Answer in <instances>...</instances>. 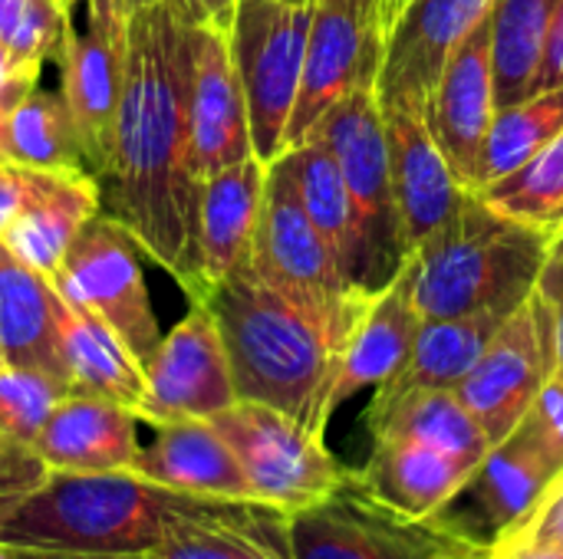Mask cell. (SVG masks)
I'll list each match as a JSON object with an SVG mask.
<instances>
[{"mask_svg": "<svg viewBox=\"0 0 563 559\" xmlns=\"http://www.w3.org/2000/svg\"><path fill=\"white\" fill-rule=\"evenodd\" d=\"M195 20L178 0L129 13L125 82L112 168L99 181L109 217L168 270L191 303L205 293L198 250L201 188L188 168Z\"/></svg>", "mask_w": 563, "mask_h": 559, "instance_id": "6da1fadb", "label": "cell"}, {"mask_svg": "<svg viewBox=\"0 0 563 559\" xmlns=\"http://www.w3.org/2000/svg\"><path fill=\"white\" fill-rule=\"evenodd\" d=\"M218 323L238 399L271 405L317 435L333 418V389L360 310H323L261 280L251 264L198 300Z\"/></svg>", "mask_w": 563, "mask_h": 559, "instance_id": "7a4b0ae2", "label": "cell"}, {"mask_svg": "<svg viewBox=\"0 0 563 559\" xmlns=\"http://www.w3.org/2000/svg\"><path fill=\"white\" fill-rule=\"evenodd\" d=\"M551 237L465 191L449 221L406 260L422 320L515 313L531 300L551 260Z\"/></svg>", "mask_w": 563, "mask_h": 559, "instance_id": "3957f363", "label": "cell"}, {"mask_svg": "<svg viewBox=\"0 0 563 559\" xmlns=\"http://www.w3.org/2000/svg\"><path fill=\"white\" fill-rule=\"evenodd\" d=\"M191 494L165 491L135 471H49L0 517V544L59 554H148Z\"/></svg>", "mask_w": 563, "mask_h": 559, "instance_id": "277c9868", "label": "cell"}, {"mask_svg": "<svg viewBox=\"0 0 563 559\" xmlns=\"http://www.w3.org/2000/svg\"><path fill=\"white\" fill-rule=\"evenodd\" d=\"M472 530L452 517H409L383 501L360 471L320 501L287 514L294 559H435Z\"/></svg>", "mask_w": 563, "mask_h": 559, "instance_id": "5b68a950", "label": "cell"}, {"mask_svg": "<svg viewBox=\"0 0 563 559\" xmlns=\"http://www.w3.org/2000/svg\"><path fill=\"white\" fill-rule=\"evenodd\" d=\"M313 135L327 138V145L333 148L346 191L353 198V208L363 227V247H366L363 293L373 300L399 277V270L409 260L399 204L393 191L389 145H386V122H383V105L376 92V72L363 76L356 89L320 122Z\"/></svg>", "mask_w": 563, "mask_h": 559, "instance_id": "8992f818", "label": "cell"}, {"mask_svg": "<svg viewBox=\"0 0 563 559\" xmlns=\"http://www.w3.org/2000/svg\"><path fill=\"white\" fill-rule=\"evenodd\" d=\"M313 10L317 0H238L234 10L231 53L247 99L251 145L264 165L287 152Z\"/></svg>", "mask_w": 563, "mask_h": 559, "instance_id": "52a82bcc", "label": "cell"}, {"mask_svg": "<svg viewBox=\"0 0 563 559\" xmlns=\"http://www.w3.org/2000/svg\"><path fill=\"white\" fill-rule=\"evenodd\" d=\"M208 422L231 445L247 478L251 501L284 514L327 497L350 471L327 448L323 435L271 405L238 399Z\"/></svg>", "mask_w": 563, "mask_h": 559, "instance_id": "ba28073f", "label": "cell"}, {"mask_svg": "<svg viewBox=\"0 0 563 559\" xmlns=\"http://www.w3.org/2000/svg\"><path fill=\"white\" fill-rule=\"evenodd\" d=\"M129 13L112 0H73L59 49L63 99L76 125L86 171L102 181L115 152V115L125 82Z\"/></svg>", "mask_w": 563, "mask_h": 559, "instance_id": "9c48e42d", "label": "cell"}, {"mask_svg": "<svg viewBox=\"0 0 563 559\" xmlns=\"http://www.w3.org/2000/svg\"><path fill=\"white\" fill-rule=\"evenodd\" d=\"M135 247V237L115 217L92 214L49 283L59 297L99 316L145 369L162 346V333Z\"/></svg>", "mask_w": 563, "mask_h": 559, "instance_id": "30bf717a", "label": "cell"}, {"mask_svg": "<svg viewBox=\"0 0 563 559\" xmlns=\"http://www.w3.org/2000/svg\"><path fill=\"white\" fill-rule=\"evenodd\" d=\"M251 270L294 300L323 310H360L369 297L356 293L336 254L303 208L287 152L267 165Z\"/></svg>", "mask_w": 563, "mask_h": 559, "instance_id": "8fae6325", "label": "cell"}, {"mask_svg": "<svg viewBox=\"0 0 563 559\" xmlns=\"http://www.w3.org/2000/svg\"><path fill=\"white\" fill-rule=\"evenodd\" d=\"M558 369L554 316L534 290L485 346L475 369L455 389L492 445L505 441L534 409Z\"/></svg>", "mask_w": 563, "mask_h": 559, "instance_id": "7c38bea8", "label": "cell"}, {"mask_svg": "<svg viewBox=\"0 0 563 559\" xmlns=\"http://www.w3.org/2000/svg\"><path fill=\"white\" fill-rule=\"evenodd\" d=\"M234 402L238 389L218 323L205 303H191V313L162 336L145 366V395L135 415L155 428L181 418H214Z\"/></svg>", "mask_w": 563, "mask_h": 559, "instance_id": "4fadbf2b", "label": "cell"}, {"mask_svg": "<svg viewBox=\"0 0 563 559\" xmlns=\"http://www.w3.org/2000/svg\"><path fill=\"white\" fill-rule=\"evenodd\" d=\"M257 158L251 145L247 99L231 53V30L195 23L191 69V145L188 168L201 188L221 168Z\"/></svg>", "mask_w": 563, "mask_h": 559, "instance_id": "5bb4252c", "label": "cell"}, {"mask_svg": "<svg viewBox=\"0 0 563 559\" xmlns=\"http://www.w3.org/2000/svg\"><path fill=\"white\" fill-rule=\"evenodd\" d=\"M488 13L492 0H412L379 53V102L426 109L452 53Z\"/></svg>", "mask_w": 563, "mask_h": 559, "instance_id": "9a60e30c", "label": "cell"}, {"mask_svg": "<svg viewBox=\"0 0 563 559\" xmlns=\"http://www.w3.org/2000/svg\"><path fill=\"white\" fill-rule=\"evenodd\" d=\"M495 102V66H492V26L488 16L468 33L442 69L439 86L426 105V125L452 165L455 178L478 191L482 152L492 132Z\"/></svg>", "mask_w": 563, "mask_h": 559, "instance_id": "2e32d148", "label": "cell"}, {"mask_svg": "<svg viewBox=\"0 0 563 559\" xmlns=\"http://www.w3.org/2000/svg\"><path fill=\"white\" fill-rule=\"evenodd\" d=\"M369 72H379V46L356 7L350 0H317L287 148L307 142Z\"/></svg>", "mask_w": 563, "mask_h": 559, "instance_id": "e0dca14e", "label": "cell"}, {"mask_svg": "<svg viewBox=\"0 0 563 559\" xmlns=\"http://www.w3.org/2000/svg\"><path fill=\"white\" fill-rule=\"evenodd\" d=\"M379 105L386 122L389 171H393L402 237L412 254L432 231H439L449 221V214L459 208L468 188L455 178L452 165L435 145L426 125V109L402 105V102H379Z\"/></svg>", "mask_w": 563, "mask_h": 559, "instance_id": "ac0fdd59", "label": "cell"}, {"mask_svg": "<svg viewBox=\"0 0 563 559\" xmlns=\"http://www.w3.org/2000/svg\"><path fill=\"white\" fill-rule=\"evenodd\" d=\"M152 554L158 559H294L284 511L221 497H191Z\"/></svg>", "mask_w": 563, "mask_h": 559, "instance_id": "d6986e66", "label": "cell"}, {"mask_svg": "<svg viewBox=\"0 0 563 559\" xmlns=\"http://www.w3.org/2000/svg\"><path fill=\"white\" fill-rule=\"evenodd\" d=\"M139 415L112 399L69 392L40 428L33 451L49 471H125L139 458Z\"/></svg>", "mask_w": 563, "mask_h": 559, "instance_id": "ffe728a7", "label": "cell"}, {"mask_svg": "<svg viewBox=\"0 0 563 559\" xmlns=\"http://www.w3.org/2000/svg\"><path fill=\"white\" fill-rule=\"evenodd\" d=\"M475 471V461L459 458L432 441L399 432H376L369 461L360 474L383 501L409 517L429 521L442 517L459 494L468 491Z\"/></svg>", "mask_w": 563, "mask_h": 559, "instance_id": "44dd1931", "label": "cell"}, {"mask_svg": "<svg viewBox=\"0 0 563 559\" xmlns=\"http://www.w3.org/2000/svg\"><path fill=\"white\" fill-rule=\"evenodd\" d=\"M139 478L191 497L251 501L247 478L208 418H181L155 425V441L139 451L129 468Z\"/></svg>", "mask_w": 563, "mask_h": 559, "instance_id": "7402d4cb", "label": "cell"}, {"mask_svg": "<svg viewBox=\"0 0 563 559\" xmlns=\"http://www.w3.org/2000/svg\"><path fill=\"white\" fill-rule=\"evenodd\" d=\"M264 181H267V165L261 158L238 161L205 178L201 201H198V250H201L205 293L211 283L251 264Z\"/></svg>", "mask_w": 563, "mask_h": 559, "instance_id": "603a6c76", "label": "cell"}, {"mask_svg": "<svg viewBox=\"0 0 563 559\" xmlns=\"http://www.w3.org/2000/svg\"><path fill=\"white\" fill-rule=\"evenodd\" d=\"M419 323L422 316L412 303V283L402 267L399 277L366 303L346 343L333 389V409H340L363 389H379L393 382L412 353Z\"/></svg>", "mask_w": 563, "mask_h": 559, "instance_id": "cb8c5ba5", "label": "cell"}, {"mask_svg": "<svg viewBox=\"0 0 563 559\" xmlns=\"http://www.w3.org/2000/svg\"><path fill=\"white\" fill-rule=\"evenodd\" d=\"M0 362L46 372L73 389L59 349L56 290L7 244H0Z\"/></svg>", "mask_w": 563, "mask_h": 559, "instance_id": "d4e9b609", "label": "cell"}, {"mask_svg": "<svg viewBox=\"0 0 563 559\" xmlns=\"http://www.w3.org/2000/svg\"><path fill=\"white\" fill-rule=\"evenodd\" d=\"M99 204L102 191L89 171H43L36 194L0 244H7L36 273L53 277L73 237L92 214H99Z\"/></svg>", "mask_w": 563, "mask_h": 559, "instance_id": "484cf974", "label": "cell"}, {"mask_svg": "<svg viewBox=\"0 0 563 559\" xmlns=\"http://www.w3.org/2000/svg\"><path fill=\"white\" fill-rule=\"evenodd\" d=\"M561 471L563 465L528 422H521L505 441L492 445L468 484L482 517L492 527V537L521 524L551 491Z\"/></svg>", "mask_w": 563, "mask_h": 559, "instance_id": "4316f807", "label": "cell"}, {"mask_svg": "<svg viewBox=\"0 0 563 559\" xmlns=\"http://www.w3.org/2000/svg\"><path fill=\"white\" fill-rule=\"evenodd\" d=\"M56 326H59V349L73 392L112 399L135 412L145 395V369L125 349V343L99 316L69 303L59 293H56Z\"/></svg>", "mask_w": 563, "mask_h": 559, "instance_id": "83f0119b", "label": "cell"}, {"mask_svg": "<svg viewBox=\"0 0 563 559\" xmlns=\"http://www.w3.org/2000/svg\"><path fill=\"white\" fill-rule=\"evenodd\" d=\"M287 158L294 165V178H297L307 214L313 217L317 231L336 254L353 290L363 293V273H366L363 227H360V217H356V208L346 191V181H343L333 148L327 145V138L310 135L297 148H287Z\"/></svg>", "mask_w": 563, "mask_h": 559, "instance_id": "f1b7e54d", "label": "cell"}, {"mask_svg": "<svg viewBox=\"0 0 563 559\" xmlns=\"http://www.w3.org/2000/svg\"><path fill=\"white\" fill-rule=\"evenodd\" d=\"M508 313H472L455 320H422L399 376L376 389L373 402H389L416 389H459L482 359Z\"/></svg>", "mask_w": 563, "mask_h": 559, "instance_id": "f546056e", "label": "cell"}, {"mask_svg": "<svg viewBox=\"0 0 563 559\" xmlns=\"http://www.w3.org/2000/svg\"><path fill=\"white\" fill-rule=\"evenodd\" d=\"M366 425H369V435L376 432L412 435L459 458H468L475 465H482L492 448L482 425L465 409L455 389H416L389 402H373L366 412Z\"/></svg>", "mask_w": 563, "mask_h": 559, "instance_id": "4dcf8cb0", "label": "cell"}, {"mask_svg": "<svg viewBox=\"0 0 563 559\" xmlns=\"http://www.w3.org/2000/svg\"><path fill=\"white\" fill-rule=\"evenodd\" d=\"M558 0H492V66L498 109L534 96Z\"/></svg>", "mask_w": 563, "mask_h": 559, "instance_id": "1f68e13d", "label": "cell"}, {"mask_svg": "<svg viewBox=\"0 0 563 559\" xmlns=\"http://www.w3.org/2000/svg\"><path fill=\"white\" fill-rule=\"evenodd\" d=\"M0 152L7 161L40 171H86L73 115L63 92L33 89L0 119Z\"/></svg>", "mask_w": 563, "mask_h": 559, "instance_id": "d6a6232c", "label": "cell"}, {"mask_svg": "<svg viewBox=\"0 0 563 559\" xmlns=\"http://www.w3.org/2000/svg\"><path fill=\"white\" fill-rule=\"evenodd\" d=\"M478 194L501 214L554 241L563 231V132L521 168L485 185Z\"/></svg>", "mask_w": 563, "mask_h": 559, "instance_id": "836d02e7", "label": "cell"}, {"mask_svg": "<svg viewBox=\"0 0 563 559\" xmlns=\"http://www.w3.org/2000/svg\"><path fill=\"white\" fill-rule=\"evenodd\" d=\"M563 132V86L534 92L531 99L498 109L482 152L478 191L538 155L554 135Z\"/></svg>", "mask_w": 563, "mask_h": 559, "instance_id": "e575fe53", "label": "cell"}, {"mask_svg": "<svg viewBox=\"0 0 563 559\" xmlns=\"http://www.w3.org/2000/svg\"><path fill=\"white\" fill-rule=\"evenodd\" d=\"M69 392L73 389L66 382H59L46 372L16 369V366L0 362V438L10 445L33 448L49 412Z\"/></svg>", "mask_w": 563, "mask_h": 559, "instance_id": "d590c367", "label": "cell"}, {"mask_svg": "<svg viewBox=\"0 0 563 559\" xmlns=\"http://www.w3.org/2000/svg\"><path fill=\"white\" fill-rule=\"evenodd\" d=\"M66 36V7L56 0H0V43L30 69H43L49 56L59 59Z\"/></svg>", "mask_w": 563, "mask_h": 559, "instance_id": "8d00e7d4", "label": "cell"}, {"mask_svg": "<svg viewBox=\"0 0 563 559\" xmlns=\"http://www.w3.org/2000/svg\"><path fill=\"white\" fill-rule=\"evenodd\" d=\"M46 474H49V468L40 461V455L33 448L7 441L3 451H0V517L20 497H26Z\"/></svg>", "mask_w": 563, "mask_h": 559, "instance_id": "74e56055", "label": "cell"}, {"mask_svg": "<svg viewBox=\"0 0 563 559\" xmlns=\"http://www.w3.org/2000/svg\"><path fill=\"white\" fill-rule=\"evenodd\" d=\"M40 181H43L40 168H23V165H13V161L0 165V237L23 214V208L36 194Z\"/></svg>", "mask_w": 563, "mask_h": 559, "instance_id": "f35d334b", "label": "cell"}, {"mask_svg": "<svg viewBox=\"0 0 563 559\" xmlns=\"http://www.w3.org/2000/svg\"><path fill=\"white\" fill-rule=\"evenodd\" d=\"M534 432H538V438L551 448V455L558 458L563 465V382L561 379H548V385L541 389V395H538V402H534V409L528 412V418H525Z\"/></svg>", "mask_w": 563, "mask_h": 559, "instance_id": "ab89813d", "label": "cell"}, {"mask_svg": "<svg viewBox=\"0 0 563 559\" xmlns=\"http://www.w3.org/2000/svg\"><path fill=\"white\" fill-rule=\"evenodd\" d=\"M515 527H525L538 540L554 544V547L563 550V471L561 478L551 484V491L534 504V511L521 524H515Z\"/></svg>", "mask_w": 563, "mask_h": 559, "instance_id": "60d3db41", "label": "cell"}, {"mask_svg": "<svg viewBox=\"0 0 563 559\" xmlns=\"http://www.w3.org/2000/svg\"><path fill=\"white\" fill-rule=\"evenodd\" d=\"M492 559H563V550L538 540L525 527H508L492 537Z\"/></svg>", "mask_w": 563, "mask_h": 559, "instance_id": "b9f144b4", "label": "cell"}, {"mask_svg": "<svg viewBox=\"0 0 563 559\" xmlns=\"http://www.w3.org/2000/svg\"><path fill=\"white\" fill-rule=\"evenodd\" d=\"M40 82V69H30L10 56V49L0 43V112L13 109L23 96H30Z\"/></svg>", "mask_w": 563, "mask_h": 559, "instance_id": "7bdbcfd3", "label": "cell"}, {"mask_svg": "<svg viewBox=\"0 0 563 559\" xmlns=\"http://www.w3.org/2000/svg\"><path fill=\"white\" fill-rule=\"evenodd\" d=\"M538 293L544 297L551 316H554V343H558V369L554 379L563 382V260L551 257L541 280H538Z\"/></svg>", "mask_w": 563, "mask_h": 559, "instance_id": "ee69618b", "label": "cell"}, {"mask_svg": "<svg viewBox=\"0 0 563 559\" xmlns=\"http://www.w3.org/2000/svg\"><path fill=\"white\" fill-rule=\"evenodd\" d=\"M563 86V0L554 7V20H551V33H548V46H544V59L534 79V92L544 89H561Z\"/></svg>", "mask_w": 563, "mask_h": 559, "instance_id": "f6af8a7d", "label": "cell"}, {"mask_svg": "<svg viewBox=\"0 0 563 559\" xmlns=\"http://www.w3.org/2000/svg\"><path fill=\"white\" fill-rule=\"evenodd\" d=\"M353 7H356V13L363 16V23H366V30H369V36L376 40V46H379V53H383V46H386V40H389V33H393V26H396V3L393 0H350Z\"/></svg>", "mask_w": 563, "mask_h": 559, "instance_id": "bcb514c9", "label": "cell"}, {"mask_svg": "<svg viewBox=\"0 0 563 559\" xmlns=\"http://www.w3.org/2000/svg\"><path fill=\"white\" fill-rule=\"evenodd\" d=\"M178 3L188 10L195 23H214L224 30H231L234 10H238V0H178Z\"/></svg>", "mask_w": 563, "mask_h": 559, "instance_id": "7dc6e473", "label": "cell"}, {"mask_svg": "<svg viewBox=\"0 0 563 559\" xmlns=\"http://www.w3.org/2000/svg\"><path fill=\"white\" fill-rule=\"evenodd\" d=\"M13 559H158L152 550L148 554H59V550H20L7 547Z\"/></svg>", "mask_w": 563, "mask_h": 559, "instance_id": "c3c4849f", "label": "cell"}, {"mask_svg": "<svg viewBox=\"0 0 563 559\" xmlns=\"http://www.w3.org/2000/svg\"><path fill=\"white\" fill-rule=\"evenodd\" d=\"M435 559H492V540L468 534L465 540H459L455 547H449L445 554H439Z\"/></svg>", "mask_w": 563, "mask_h": 559, "instance_id": "681fc988", "label": "cell"}, {"mask_svg": "<svg viewBox=\"0 0 563 559\" xmlns=\"http://www.w3.org/2000/svg\"><path fill=\"white\" fill-rule=\"evenodd\" d=\"M119 10H125V13H132V10H139V7H148V3H155V0H112Z\"/></svg>", "mask_w": 563, "mask_h": 559, "instance_id": "f907efd6", "label": "cell"}, {"mask_svg": "<svg viewBox=\"0 0 563 559\" xmlns=\"http://www.w3.org/2000/svg\"><path fill=\"white\" fill-rule=\"evenodd\" d=\"M551 257H558V260H563V231L554 237V244H551Z\"/></svg>", "mask_w": 563, "mask_h": 559, "instance_id": "816d5d0a", "label": "cell"}, {"mask_svg": "<svg viewBox=\"0 0 563 559\" xmlns=\"http://www.w3.org/2000/svg\"><path fill=\"white\" fill-rule=\"evenodd\" d=\"M393 3H396V16H402V13H406V7H409L412 0H393ZM396 23H399V20H396Z\"/></svg>", "mask_w": 563, "mask_h": 559, "instance_id": "f5cc1de1", "label": "cell"}, {"mask_svg": "<svg viewBox=\"0 0 563 559\" xmlns=\"http://www.w3.org/2000/svg\"><path fill=\"white\" fill-rule=\"evenodd\" d=\"M0 559H13V554H10V550H7L3 544H0Z\"/></svg>", "mask_w": 563, "mask_h": 559, "instance_id": "db71d44e", "label": "cell"}, {"mask_svg": "<svg viewBox=\"0 0 563 559\" xmlns=\"http://www.w3.org/2000/svg\"><path fill=\"white\" fill-rule=\"evenodd\" d=\"M56 3H59V7H69V3H73V0H56Z\"/></svg>", "mask_w": 563, "mask_h": 559, "instance_id": "11a10c76", "label": "cell"}, {"mask_svg": "<svg viewBox=\"0 0 563 559\" xmlns=\"http://www.w3.org/2000/svg\"><path fill=\"white\" fill-rule=\"evenodd\" d=\"M3 161H7V158H3V152H0V165H3Z\"/></svg>", "mask_w": 563, "mask_h": 559, "instance_id": "9f6ffc18", "label": "cell"}, {"mask_svg": "<svg viewBox=\"0 0 563 559\" xmlns=\"http://www.w3.org/2000/svg\"><path fill=\"white\" fill-rule=\"evenodd\" d=\"M3 445H7V441H3V438H0V451H3Z\"/></svg>", "mask_w": 563, "mask_h": 559, "instance_id": "6f0895ef", "label": "cell"}, {"mask_svg": "<svg viewBox=\"0 0 563 559\" xmlns=\"http://www.w3.org/2000/svg\"><path fill=\"white\" fill-rule=\"evenodd\" d=\"M0 119H3V112H0Z\"/></svg>", "mask_w": 563, "mask_h": 559, "instance_id": "680465c9", "label": "cell"}]
</instances>
